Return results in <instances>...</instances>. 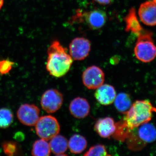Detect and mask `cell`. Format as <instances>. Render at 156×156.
I'll list each match as a JSON object with an SVG mask.
<instances>
[{"label":"cell","mask_w":156,"mask_h":156,"mask_svg":"<svg viewBox=\"0 0 156 156\" xmlns=\"http://www.w3.org/2000/svg\"><path fill=\"white\" fill-rule=\"evenodd\" d=\"M4 0H0V10L2 9V7L4 5Z\"/></svg>","instance_id":"cell-25"},{"label":"cell","mask_w":156,"mask_h":156,"mask_svg":"<svg viewBox=\"0 0 156 156\" xmlns=\"http://www.w3.org/2000/svg\"><path fill=\"white\" fill-rule=\"evenodd\" d=\"M116 92L113 86L109 84H102L96 89L95 97L101 105H108L114 102Z\"/></svg>","instance_id":"cell-12"},{"label":"cell","mask_w":156,"mask_h":156,"mask_svg":"<svg viewBox=\"0 0 156 156\" xmlns=\"http://www.w3.org/2000/svg\"><path fill=\"white\" fill-rule=\"evenodd\" d=\"M138 15L141 22L148 26H156V4L153 1H146L140 6Z\"/></svg>","instance_id":"cell-10"},{"label":"cell","mask_w":156,"mask_h":156,"mask_svg":"<svg viewBox=\"0 0 156 156\" xmlns=\"http://www.w3.org/2000/svg\"><path fill=\"white\" fill-rule=\"evenodd\" d=\"M46 69L50 75L60 78L70 69L73 58L58 41H53L48 48Z\"/></svg>","instance_id":"cell-1"},{"label":"cell","mask_w":156,"mask_h":156,"mask_svg":"<svg viewBox=\"0 0 156 156\" xmlns=\"http://www.w3.org/2000/svg\"><path fill=\"white\" fill-rule=\"evenodd\" d=\"M94 129L101 137L108 138L115 133L116 123L111 117H105L99 119L95 123Z\"/></svg>","instance_id":"cell-13"},{"label":"cell","mask_w":156,"mask_h":156,"mask_svg":"<svg viewBox=\"0 0 156 156\" xmlns=\"http://www.w3.org/2000/svg\"><path fill=\"white\" fill-rule=\"evenodd\" d=\"M83 83L89 89H95L103 84L105 74L102 69L96 66L87 68L82 75Z\"/></svg>","instance_id":"cell-7"},{"label":"cell","mask_w":156,"mask_h":156,"mask_svg":"<svg viewBox=\"0 0 156 156\" xmlns=\"http://www.w3.org/2000/svg\"><path fill=\"white\" fill-rule=\"evenodd\" d=\"M137 37L134 48L136 58L145 63L152 61L156 57V45L153 38V34L151 31L144 29Z\"/></svg>","instance_id":"cell-3"},{"label":"cell","mask_w":156,"mask_h":156,"mask_svg":"<svg viewBox=\"0 0 156 156\" xmlns=\"http://www.w3.org/2000/svg\"><path fill=\"white\" fill-rule=\"evenodd\" d=\"M63 101L62 94L55 89H48L44 92L41 99L42 108L48 113L56 112L60 109Z\"/></svg>","instance_id":"cell-6"},{"label":"cell","mask_w":156,"mask_h":156,"mask_svg":"<svg viewBox=\"0 0 156 156\" xmlns=\"http://www.w3.org/2000/svg\"><path fill=\"white\" fill-rule=\"evenodd\" d=\"M70 55L76 60H83L89 56L91 49V42L80 37L74 39L69 46Z\"/></svg>","instance_id":"cell-9"},{"label":"cell","mask_w":156,"mask_h":156,"mask_svg":"<svg viewBox=\"0 0 156 156\" xmlns=\"http://www.w3.org/2000/svg\"><path fill=\"white\" fill-rule=\"evenodd\" d=\"M125 20L126 23L125 30L126 32H131L137 36L144 30L136 16V10L133 7L129 10Z\"/></svg>","instance_id":"cell-14"},{"label":"cell","mask_w":156,"mask_h":156,"mask_svg":"<svg viewBox=\"0 0 156 156\" xmlns=\"http://www.w3.org/2000/svg\"><path fill=\"white\" fill-rule=\"evenodd\" d=\"M50 140L49 145L51 151L57 156L66 155L64 154L68 148V141L65 137L58 134Z\"/></svg>","instance_id":"cell-16"},{"label":"cell","mask_w":156,"mask_h":156,"mask_svg":"<svg viewBox=\"0 0 156 156\" xmlns=\"http://www.w3.org/2000/svg\"><path fill=\"white\" fill-rule=\"evenodd\" d=\"M4 153L7 155L12 156L15 155L18 152V146L17 143L12 141H8L4 142L2 144Z\"/></svg>","instance_id":"cell-22"},{"label":"cell","mask_w":156,"mask_h":156,"mask_svg":"<svg viewBox=\"0 0 156 156\" xmlns=\"http://www.w3.org/2000/svg\"><path fill=\"white\" fill-rule=\"evenodd\" d=\"M37 135L41 139L50 140L60 131V126L56 118L51 115L39 118L35 126Z\"/></svg>","instance_id":"cell-4"},{"label":"cell","mask_w":156,"mask_h":156,"mask_svg":"<svg viewBox=\"0 0 156 156\" xmlns=\"http://www.w3.org/2000/svg\"><path fill=\"white\" fill-rule=\"evenodd\" d=\"M153 1L156 4V0H153Z\"/></svg>","instance_id":"cell-26"},{"label":"cell","mask_w":156,"mask_h":156,"mask_svg":"<svg viewBox=\"0 0 156 156\" xmlns=\"http://www.w3.org/2000/svg\"><path fill=\"white\" fill-rule=\"evenodd\" d=\"M12 112L7 108H0V128H9L13 122Z\"/></svg>","instance_id":"cell-20"},{"label":"cell","mask_w":156,"mask_h":156,"mask_svg":"<svg viewBox=\"0 0 156 156\" xmlns=\"http://www.w3.org/2000/svg\"><path fill=\"white\" fill-rule=\"evenodd\" d=\"M156 108L148 100H137L126 112L123 122L130 131L137 128L151 119Z\"/></svg>","instance_id":"cell-2"},{"label":"cell","mask_w":156,"mask_h":156,"mask_svg":"<svg viewBox=\"0 0 156 156\" xmlns=\"http://www.w3.org/2000/svg\"><path fill=\"white\" fill-rule=\"evenodd\" d=\"M50 145L47 140L41 139L35 141L33 145L31 154L34 156H48L50 155Z\"/></svg>","instance_id":"cell-19"},{"label":"cell","mask_w":156,"mask_h":156,"mask_svg":"<svg viewBox=\"0 0 156 156\" xmlns=\"http://www.w3.org/2000/svg\"><path fill=\"white\" fill-rule=\"evenodd\" d=\"M40 110L33 104H24L20 105L17 111L18 120L23 125L34 126L40 118Z\"/></svg>","instance_id":"cell-8"},{"label":"cell","mask_w":156,"mask_h":156,"mask_svg":"<svg viewBox=\"0 0 156 156\" xmlns=\"http://www.w3.org/2000/svg\"><path fill=\"white\" fill-rule=\"evenodd\" d=\"M14 62L9 59L0 60V74L2 75L9 73L14 66Z\"/></svg>","instance_id":"cell-23"},{"label":"cell","mask_w":156,"mask_h":156,"mask_svg":"<svg viewBox=\"0 0 156 156\" xmlns=\"http://www.w3.org/2000/svg\"><path fill=\"white\" fill-rule=\"evenodd\" d=\"M90 109V106L88 101L83 98H76L69 104L70 112L76 119L86 118L89 115Z\"/></svg>","instance_id":"cell-11"},{"label":"cell","mask_w":156,"mask_h":156,"mask_svg":"<svg viewBox=\"0 0 156 156\" xmlns=\"http://www.w3.org/2000/svg\"><path fill=\"white\" fill-rule=\"evenodd\" d=\"M115 106L117 110L122 114H126L132 105L130 95L125 92H121L116 96Z\"/></svg>","instance_id":"cell-18"},{"label":"cell","mask_w":156,"mask_h":156,"mask_svg":"<svg viewBox=\"0 0 156 156\" xmlns=\"http://www.w3.org/2000/svg\"><path fill=\"white\" fill-rule=\"evenodd\" d=\"M137 130L138 138L143 142L149 143L156 140V128L153 124L148 122L139 126Z\"/></svg>","instance_id":"cell-15"},{"label":"cell","mask_w":156,"mask_h":156,"mask_svg":"<svg viewBox=\"0 0 156 156\" xmlns=\"http://www.w3.org/2000/svg\"><path fill=\"white\" fill-rule=\"evenodd\" d=\"M107 16L105 11L99 9H95L92 11L81 12H77L76 14L75 15V20H83L87 23V26L92 30H98L103 27L106 23Z\"/></svg>","instance_id":"cell-5"},{"label":"cell","mask_w":156,"mask_h":156,"mask_svg":"<svg viewBox=\"0 0 156 156\" xmlns=\"http://www.w3.org/2000/svg\"><path fill=\"white\" fill-rule=\"evenodd\" d=\"M104 145L98 144L92 147L84 156H108Z\"/></svg>","instance_id":"cell-21"},{"label":"cell","mask_w":156,"mask_h":156,"mask_svg":"<svg viewBox=\"0 0 156 156\" xmlns=\"http://www.w3.org/2000/svg\"><path fill=\"white\" fill-rule=\"evenodd\" d=\"M87 146V139L80 134H74L70 137L68 142V147L70 151L74 154L82 153L85 150Z\"/></svg>","instance_id":"cell-17"},{"label":"cell","mask_w":156,"mask_h":156,"mask_svg":"<svg viewBox=\"0 0 156 156\" xmlns=\"http://www.w3.org/2000/svg\"><path fill=\"white\" fill-rule=\"evenodd\" d=\"M112 0H94L95 2L103 5H107L111 4Z\"/></svg>","instance_id":"cell-24"}]
</instances>
